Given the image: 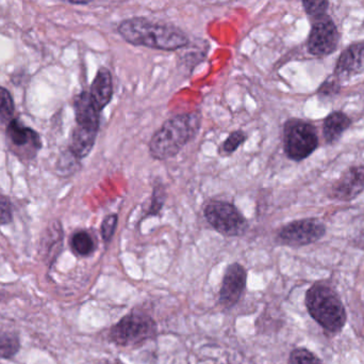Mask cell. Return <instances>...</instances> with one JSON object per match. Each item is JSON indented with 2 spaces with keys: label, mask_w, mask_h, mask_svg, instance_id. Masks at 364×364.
Returning a JSON list of instances; mask_svg holds the SVG:
<instances>
[{
  "label": "cell",
  "mask_w": 364,
  "mask_h": 364,
  "mask_svg": "<svg viewBox=\"0 0 364 364\" xmlns=\"http://www.w3.org/2000/svg\"><path fill=\"white\" fill-rule=\"evenodd\" d=\"M117 30L130 44L159 51H177L190 43L188 36L176 26L145 17L125 19L119 23Z\"/></svg>",
  "instance_id": "cell-1"
},
{
  "label": "cell",
  "mask_w": 364,
  "mask_h": 364,
  "mask_svg": "<svg viewBox=\"0 0 364 364\" xmlns=\"http://www.w3.org/2000/svg\"><path fill=\"white\" fill-rule=\"evenodd\" d=\"M200 124L201 113L199 111L171 118L151 137L149 142L151 155L158 160L174 157L196 136Z\"/></svg>",
  "instance_id": "cell-2"
},
{
  "label": "cell",
  "mask_w": 364,
  "mask_h": 364,
  "mask_svg": "<svg viewBox=\"0 0 364 364\" xmlns=\"http://www.w3.org/2000/svg\"><path fill=\"white\" fill-rule=\"evenodd\" d=\"M305 303L311 318L328 333H339L346 326V308L338 293L331 286L314 284L306 293Z\"/></svg>",
  "instance_id": "cell-3"
},
{
  "label": "cell",
  "mask_w": 364,
  "mask_h": 364,
  "mask_svg": "<svg viewBox=\"0 0 364 364\" xmlns=\"http://www.w3.org/2000/svg\"><path fill=\"white\" fill-rule=\"evenodd\" d=\"M157 331V324L151 316L142 312H132L112 326L109 338L115 345L132 348L153 339Z\"/></svg>",
  "instance_id": "cell-4"
},
{
  "label": "cell",
  "mask_w": 364,
  "mask_h": 364,
  "mask_svg": "<svg viewBox=\"0 0 364 364\" xmlns=\"http://www.w3.org/2000/svg\"><path fill=\"white\" fill-rule=\"evenodd\" d=\"M318 147L316 128L301 119H290L284 126V150L293 162H301L311 156Z\"/></svg>",
  "instance_id": "cell-5"
},
{
  "label": "cell",
  "mask_w": 364,
  "mask_h": 364,
  "mask_svg": "<svg viewBox=\"0 0 364 364\" xmlns=\"http://www.w3.org/2000/svg\"><path fill=\"white\" fill-rule=\"evenodd\" d=\"M203 214L210 226L224 236H241L247 230L248 224L244 216L227 201H209Z\"/></svg>",
  "instance_id": "cell-6"
},
{
  "label": "cell",
  "mask_w": 364,
  "mask_h": 364,
  "mask_svg": "<svg viewBox=\"0 0 364 364\" xmlns=\"http://www.w3.org/2000/svg\"><path fill=\"white\" fill-rule=\"evenodd\" d=\"M326 234V226L318 218L295 220L280 229L277 241L290 247H303L320 241Z\"/></svg>",
  "instance_id": "cell-7"
},
{
  "label": "cell",
  "mask_w": 364,
  "mask_h": 364,
  "mask_svg": "<svg viewBox=\"0 0 364 364\" xmlns=\"http://www.w3.org/2000/svg\"><path fill=\"white\" fill-rule=\"evenodd\" d=\"M312 21L307 40L308 51L316 57H326L335 53L339 45L340 33L333 19L326 14Z\"/></svg>",
  "instance_id": "cell-8"
},
{
  "label": "cell",
  "mask_w": 364,
  "mask_h": 364,
  "mask_svg": "<svg viewBox=\"0 0 364 364\" xmlns=\"http://www.w3.org/2000/svg\"><path fill=\"white\" fill-rule=\"evenodd\" d=\"M6 135L9 149L23 162L36 158L42 149L40 135L32 128L23 125L18 119H13L6 125Z\"/></svg>",
  "instance_id": "cell-9"
},
{
  "label": "cell",
  "mask_w": 364,
  "mask_h": 364,
  "mask_svg": "<svg viewBox=\"0 0 364 364\" xmlns=\"http://www.w3.org/2000/svg\"><path fill=\"white\" fill-rule=\"evenodd\" d=\"M247 273L239 263L229 265L223 277L220 291V303L223 307L230 309L235 307L246 288Z\"/></svg>",
  "instance_id": "cell-10"
},
{
  "label": "cell",
  "mask_w": 364,
  "mask_h": 364,
  "mask_svg": "<svg viewBox=\"0 0 364 364\" xmlns=\"http://www.w3.org/2000/svg\"><path fill=\"white\" fill-rule=\"evenodd\" d=\"M364 192V165L350 167L329 188V198L350 202Z\"/></svg>",
  "instance_id": "cell-11"
},
{
  "label": "cell",
  "mask_w": 364,
  "mask_h": 364,
  "mask_svg": "<svg viewBox=\"0 0 364 364\" xmlns=\"http://www.w3.org/2000/svg\"><path fill=\"white\" fill-rule=\"evenodd\" d=\"M364 73V42L352 43L346 47L335 68V77L338 80H348Z\"/></svg>",
  "instance_id": "cell-12"
},
{
  "label": "cell",
  "mask_w": 364,
  "mask_h": 364,
  "mask_svg": "<svg viewBox=\"0 0 364 364\" xmlns=\"http://www.w3.org/2000/svg\"><path fill=\"white\" fill-rule=\"evenodd\" d=\"M74 108L76 126L98 132L100 113L94 105L89 92H82L75 98Z\"/></svg>",
  "instance_id": "cell-13"
},
{
  "label": "cell",
  "mask_w": 364,
  "mask_h": 364,
  "mask_svg": "<svg viewBox=\"0 0 364 364\" xmlns=\"http://www.w3.org/2000/svg\"><path fill=\"white\" fill-rule=\"evenodd\" d=\"M89 94L100 113L108 106L113 98L112 75L108 68H100L92 83Z\"/></svg>",
  "instance_id": "cell-14"
},
{
  "label": "cell",
  "mask_w": 364,
  "mask_h": 364,
  "mask_svg": "<svg viewBox=\"0 0 364 364\" xmlns=\"http://www.w3.org/2000/svg\"><path fill=\"white\" fill-rule=\"evenodd\" d=\"M352 126V120L343 111H333L323 121V137L327 145H335Z\"/></svg>",
  "instance_id": "cell-15"
},
{
  "label": "cell",
  "mask_w": 364,
  "mask_h": 364,
  "mask_svg": "<svg viewBox=\"0 0 364 364\" xmlns=\"http://www.w3.org/2000/svg\"><path fill=\"white\" fill-rule=\"evenodd\" d=\"M97 132L95 130H87V128L76 126L72 132L70 152L77 158L82 160L87 157L95 145Z\"/></svg>",
  "instance_id": "cell-16"
},
{
  "label": "cell",
  "mask_w": 364,
  "mask_h": 364,
  "mask_svg": "<svg viewBox=\"0 0 364 364\" xmlns=\"http://www.w3.org/2000/svg\"><path fill=\"white\" fill-rule=\"evenodd\" d=\"M62 243H63V230H62L60 222H53L49 224L43 236V252L46 256L47 260H55L58 254L61 251Z\"/></svg>",
  "instance_id": "cell-17"
},
{
  "label": "cell",
  "mask_w": 364,
  "mask_h": 364,
  "mask_svg": "<svg viewBox=\"0 0 364 364\" xmlns=\"http://www.w3.org/2000/svg\"><path fill=\"white\" fill-rule=\"evenodd\" d=\"M73 252L79 256H89L95 251L96 245L93 237L87 231H77L70 239Z\"/></svg>",
  "instance_id": "cell-18"
},
{
  "label": "cell",
  "mask_w": 364,
  "mask_h": 364,
  "mask_svg": "<svg viewBox=\"0 0 364 364\" xmlns=\"http://www.w3.org/2000/svg\"><path fill=\"white\" fill-rule=\"evenodd\" d=\"M21 350L18 336L11 331H0V358L12 359Z\"/></svg>",
  "instance_id": "cell-19"
},
{
  "label": "cell",
  "mask_w": 364,
  "mask_h": 364,
  "mask_svg": "<svg viewBox=\"0 0 364 364\" xmlns=\"http://www.w3.org/2000/svg\"><path fill=\"white\" fill-rule=\"evenodd\" d=\"M15 105L10 91L0 87V123L8 125L14 119Z\"/></svg>",
  "instance_id": "cell-20"
},
{
  "label": "cell",
  "mask_w": 364,
  "mask_h": 364,
  "mask_svg": "<svg viewBox=\"0 0 364 364\" xmlns=\"http://www.w3.org/2000/svg\"><path fill=\"white\" fill-rule=\"evenodd\" d=\"M246 140V134L242 130H235L229 135L226 140L223 141L218 149V153L222 156H228L235 153Z\"/></svg>",
  "instance_id": "cell-21"
},
{
  "label": "cell",
  "mask_w": 364,
  "mask_h": 364,
  "mask_svg": "<svg viewBox=\"0 0 364 364\" xmlns=\"http://www.w3.org/2000/svg\"><path fill=\"white\" fill-rule=\"evenodd\" d=\"M288 364H323L321 359L307 348H295L289 357Z\"/></svg>",
  "instance_id": "cell-22"
},
{
  "label": "cell",
  "mask_w": 364,
  "mask_h": 364,
  "mask_svg": "<svg viewBox=\"0 0 364 364\" xmlns=\"http://www.w3.org/2000/svg\"><path fill=\"white\" fill-rule=\"evenodd\" d=\"M304 10L311 19H318L327 14L329 1H303Z\"/></svg>",
  "instance_id": "cell-23"
},
{
  "label": "cell",
  "mask_w": 364,
  "mask_h": 364,
  "mask_svg": "<svg viewBox=\"0 0 364 364\" xmlns=\"http://www.w3.org/2000/svg\"><path fill=\"white\" fill-rule=\"evenodd\" d=\"M341 90L340 81L335 76L329 77L320 85L318 90V95L323 98H331L339 94Z\"/></svg>",
  "instance_id": "cell-24"
},
{
  "label": "cell",
  "mask_w": 364,
  "mask_h": 364,
  "mask_svg": "<svg viewBox=\"0 0 364 364\" xmlns=\"http://www.w3.org/2000/svg\"><path fill=\"white\" fill-rule=\"evenodd\" d=\"M117 222H119V217H117V214H111V215L107 216L102 222L100 232H102V239L106 243H109L112 239L115 230H117Z\"/></svg>",
  "instance_id": "cell-25"
},
{
  "label": "cell",
  "mask_w": 364,
  "mask_h": 364,
  "mask_svg": "<svg viewBox=\"0 0 364 364\" xmlns=\"http://www.w3.org/2000/svg\"><path fill=\"white\" fill-rule=\"evenodd\" d=\"M13 222L12 203L10 199L0 194V224L6 226Z\"/></svg>",
  "instance_id": "cell-26"
},
{
  "label": "cell",
  "mask_w": 364,
  "mask_h": 364,
  "mask_svg": "<svg viewBox=\"0 0 364 364\" xmlns=\"http://www.w3.org/2000/svg\"><path fill=\"white\" fill-rule=\"evenodd\" d=\"M166 200V190L164 187H156L154 189L153 198H151V207L149 209V215H158L161 211Z\"/></svg>",
  "instance_id": "cell-27"
},
{
  "label": "cell",
  "mask_w": 364,
  "mask_h": 364,
  "mask_svg": "<svg viewBox=\"0 0 364 364\" xmlns=\"http://www.w3.org/2000/svg\"><path fill=\"white\" fill-rule=\"evenodd\" d=\"M70 4H74V6H85V4H89L90 2L87 1H70Z\"/></svg>",
  "instance_id": "cell-28"
},
{
  "label": "cell",
  "mask_w": 364,
  "mask_h": 364,
  "mask_svg": "<svg viewBox=\"0 0 364 364\" xmlns=\"http://www.w3.org/2000/svg\"><path fill=\"white\" fill-rule=\"evenodd\" d=\"M0 299H1V296H0Z\"/></svg>",
  "instance_id": "cell-29"
}]
</instances>
